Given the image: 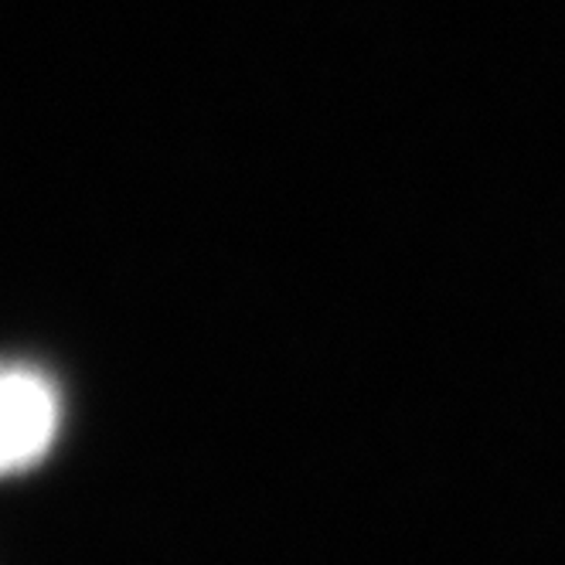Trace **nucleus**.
I'll return each instance as SVG.
<instances>
[{
    "label": "nucleus",
    "mask_w": 565,
    "mask_h": 565,
    "mask_svg": "<svg viewBox=\"0 0 565 565\" xmlns=\"http://www.w3.org/2000/svg\"><path fill=\"white\" fill-rule=\"evenodd\" d=\"M58 392L28 365H0V477L38 463L58 436Z\"/></svg>",
    "instance_id": "1"
}]
</instances>
